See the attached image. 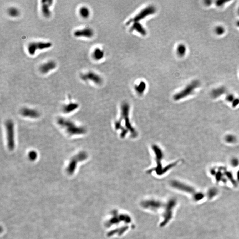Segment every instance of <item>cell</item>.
<instances>
[{"instance_id":"6da1fadb","label":"cell","mask_w":239,"mask_h":239,"mask_svg":"<svg viewBox=\"0 0 239 239\" xmlns=\"http://www.w3.org/2000/svg\"><path fill=\"white\" fill-rule=\"evenodd\" d=\"M129 105L127 103H123L121 106V114L120 119L115 123L116 129H118L120 126L124 125V127L121 133H120V136L121 137H125L128 133H129L131 134V136L135 137L137 136L136 131L130 124L129 119Z\"/></svg>"},{"instance_id":"7a4b0ae2","label":"cell","mask_w":239,"mask_h":239,"mask_svg":"<svg viewBox=\"0 0 239 239\" xmlns=\"http://www.w3.org/2000/svg\"><path fill=\"white\" fill-rule=\"evenodd\" d=\"M57 123L59 125L65 129L68 134L70 136L84 134L87 131L85 128L77 126L74 122L68 119L59 118L57 119Z\"/></svg>"},{"instance_id":"3957f363","label":"cell","mask_w":239,"mask_h":239,"mask_svg":"<svg viewBox=\"0 0 239 239\" xmlns=\"http://www.w3.org/2000/svg\"><path fill=\"white\" fill-rule=\"evenodd\" d=\"M200 85V83L199 81H193L188 84L182 91L175 94L174 96V99L175 101H179L180 100L185 98L193 94L194 90Z\"/></svg>"},{"instance_id":"277c9868","label":"cell","mask_w":239,"mask_h":239,"mask_svg":"<svg viewBox=\"0 0 239 239\" xmlns=\"http://www.w3.org/2000/svg\"><path fill=\"white\" fill-rule=\"evenodd\" d=\"M6 129L7 135V145L10 151L14 150L15 146L14 123L12 120H8L6 122Z\"/></svg>"},{"instance_id":"5b68a950","label":"cell","mask_w":239,"mask_h":239,"mask_svg":"<svg viewBox=\"0 0 239 239\" xmlns=\"http://www.w3.org/2000/svg\"><path fill=\"white\" fill-rule=\"evenodd\" d=\"M52 46V43L50 42H32L28 44L27 51L31 56H34L37 50L49 49Z\"/></svg>"},{"instance_id":"8992f818","label":"cell","mask_w":239,"mask_h":239,"mask_svg":"<svg viewBox=\"0 0 239 239\" xmlns=\"http://www.w3.org/2000/svg\"><path fill=\"white\" fill-rule=\"evenodd\" d=\"M88 157V155L85 151L80 152L76 155L70 159L69 164L66 169L67 173L70 175H72L74 173L77 167V164L79 162L85 160Z\"/></svg>"},{"instance_id":"52a82bcc","label":"cell","mask_w":239,"mask_h":239,"mask_svg":"<svg viewBox=\"0 0 239 239\" xmlns=\"http://www.w3.org/2000/svg\"><path fill=\"white\" fill-rule=\"evenodd\" d=\"M156 12V8L154 6H150L146 7L143 10H141L138 14L136 15L135 17L129 21H128V24H129L131 22H137L145 18L146 17L149 15H152L155 13Z\"/></svg>"},{"instance_id":"ba28073f","label":"cell","mask_w":239,"mask_h":239,"mask_svg":"<svg viewBox=\"0 0 239 239\" xmlns=\"http://www.w3.org/2000/svg\"><path fill=\"white\" fill-rule=\"evenodd\" d=\"M176 201L175 199H171L168 201L165 207L164 214V221L161 223L162 226L166 225L172 218V210L176 205Z\"/></svg>"},{"instance_id":"9c48e42d","label":"cell","mask_w":239,"mask_h":239,"mask_svg":"<svg viewBox=\"0 0 239 239\" xmlns=\"http://www.w3.org/2000/svg\"><path fill=\"white\" fill-rule=\"evenodd\" d=\"M152 148L156 155V160L157 165L156 167L153 169L152 170H154V171H155L158 175H162V169L161 161L164 157V154L162 153L160 148H159V147H158L157 146L154 145L153 146Z\"/></svg>"},{"instance_id":"30bf717a","label":"cell","mask_w":239,"mask_h":239,"mask_svg":"<svg viewBox=\"0 0 239 239\" xmlns=\"http://www.w3.org/2000/svg\"><path fill=\"white\" fill-rule=\"evenodd\" d=\"M80 78L85 82L91 81L95 84H101L102 82L101 78L94 72H89L80 75Z\"/></svg>"},{"instance_id":"8fae6325","label":"cell","mask_w":239,"mask_h":239,"mask_svg":"<svg viewBox=\"0 0 239 239\" xmlns=\"http://www.w3.org/2000/svg\"><path fill=\"white\" fill-rule=\"evenodd\" d=\"M73 35L76 38H91L94 36V32L92 28L87 27L76 30L73 33Z\"/></svg>"},{"instance_id":"7c38bea8","label":"cell","mask_w":239,"mask_h":239,"mask_svg":"<svg viewBox=\"0 0 239 239\" xmlns=\"http://www.w3.org/2000/svg\"><path fill=\"white\" fill-rule=\"evenodd\" d=\"M53 1H41V11L43 15L46 18H49L52 15L50 8L53 4Z\"/></svg>"},{"instance_id":"4fadbf2b","label":"cell","mask_w":239,"mask_h":239,"mask_svg":"<svg viewBox=\"0 0 239 239\" xmlns=\"http://www.w3.org/2000/svg\"><path fill=\"white\" fill-rule=\"evenodd\" d=\"M57 64L53 60H50L42 64L39 67V70L43 74H47L56 68Z\"/></svg>"},{"instance_id":"5bb4252c","label":"cell","mask_w":239,"mask_h":239,"mask_svg":"<svg viewBox=\"0 0 239 239\" xmlns=\"http://www.w3.org/2000/svg\"><path fill=\"white\" fill-rule=\"evenodd\" d=\"M171 185L172 187L175 188L187 193H194V190L193 187L178 181H173L171 182Z\"/></svg>"},{"instance_id":"9a60e30c","label":"cell","mask_w":239,"mask_h":239,"mask_svg":"<svg viewBox=\"0 0 239 239\" xmlns=\"http://www.w3.org/2000/svg\"><path fill=\"white\" fill-rule=\"evenodd\" d=\"M21 114L23 116L31 118H37L40 116L38 111L30 108H24L21 110Z\"/></svg>"},{"instance_id":"2e32d148","label":"cell","mask_w":239,"mask_h":239,"mask_svg":"<svg viewBox=\"0 0 239 239\" xmlns=\"http://www.w3.org/2000/svg\"><path fill=\"white\" fill-rule=\"evenodd\" d=\"M226 91V89L225 87H218L212 90L211 93V96L214 99L218 98L221 95L225 94Z\"/></svg>"},{"instance_id":"e0dca14e","label":"cell","mask_w":239,"mask_h":239,"mask_svg":"<svg viewBox=\"0 0 239 239\" xmlns=\"http://www.w3.org/2000/svg\"><path fill=\"white\" fill-rule=\"evenodd\" d=\"M131 30L136 31L143 35H145L147 34V32L145 29L139 22L133 23L131 27Z\"/></svg>"},{"instance_id":"ac0fdd59","label":"cell","mask_w":239,"mask_h":239,"mask_svg":"<svg viewBox=\"0 0 239 239\" xmlns=\"http://www.w3.org/2000/svg\"><path fill=\"white\" fill-rule=\"evenodd\" d=\"M78 107V104L71 102L68 104L65 105L63 108V110L65 113H69L75 110Z\"/></svg>"},{"instance_id":"d6986e66","label":"cell","mask_w":239,"mask_h":239,"mask_svg":"<svg viewBox=\"0 0 239 239\" xmlns=\"http://www.w3.org/2000/svg\"><path fill=\"white\" fill-rule=\"evenodd\" d=\"M80 17L83 19L88 18L90 17V12L88 7L82 6L79 8L78 11Z\"/></svg>"},{"instance_id":"ffe728a7","label":"cell","mask_w":239,"mask_h":239,"mask_svg":"<svg viewBox=\"0 0 239 239\" xmlns=\"http://www.w3.org/2000/svg\"><path fill=\"white\" fill-rule=\"evenodd\" d=\"M104 55V51L99 48H96L93 53V57L95 60H100L103 58Z\"/></svg>"},{"instance_id":"44dd1931","label":"cell","mask_w":239,"mask_h":239,"mask_svg":"<svg viewBox=\"0 0 239 239\" xmlns=\"http://www.w3.org/2000/svg\"><path fill=\"white\" fill-rule=\"evenodd\" d=\"M8 15L11 17L16 18L20 15V11L16 7H12L8 8Z\"/></svg>"},{"instance_id":"7402d4cb","label":"cell","mask_w":239,"mask_h":239,"mask_svg":"<svg viewBox=\"0 0 239 239\" xmlns=\"http://www.w3.org/2000/svg\"><path fill=\"white\" fill-rule=\"evenodd\" d=\"M186 46L183 44H180L178 45L177 48V53L180 57H183L186 55Z\"/></svg>"},{"instance_id":"603a6c76","label":"cell","mask_w":239,"mask_h":239,"mask_svg":"<svg viewBox=\"0 0 239 239\" xmlns=\"http://www.w3.org/2000/svg\"><path fill=\"white\" fill-rule=\"evenodd\" d=\"M146 88V84L144 81H141L138 85H136L135 87L136 91L139 94H143L144 92L145 91Z\"/></svg>"},{"instance_id":"cb8c5ba5","label":"cell","mask_w":239,"mask_h":239,"mask_svg":"<svg viewBox=\"0 0 239 239\" xmlns=\"http://www.w3.org/2000/svg\"><path fill=\"white\" fill-rule=\"evenodd\" d=\"M225 142L228 144H234L237 141L236 137L232 134L227 135L225 138Z\"/></svg>"},{"instance_id":"d4e9b609","label":"cell","mask_w":239,"mask_h":239,"mask_svg":"<svg viewBox=\"0 0 239 239\" xmlns=\"http://www.w3.org/2000/svg\"><path fill=\"white\" fill-rule=\"evenodd\" d=\"M214 32L215 33L218 35H222L225 33V28L224 27L221 25H219L215 27Z\"/></svg>"},{"instance_id":"484cf974","label":"cell","mask_w":239,"mask_h":239,"mask_svg":"<svg viewBox=\"0 0 239 239\" xmlns=\"http://www.w3.org/2000/svg\"><path fill=\"white\" fill-rule=\"evenodd\" d=\"M37 153L33 151H30L28 154V157L32 161L35 160V159H37Z\"/></svg>"},{"instance_id":"4316f807","label":"cell","mask_w":239,"mask_h":239,"mask_svg":"<svg viewBox=\"0 0 239 239\" xmlns=\"http://www.w3.org/2000/svg\"><path fill=\"white\" fill-rule=\"evenodd\" d=\"M231 164L233 167H236L239 165V160L236 158H233L231 160Z\"/></svg>"},{"instance_id":"83f0119b","label":"cell","mask_w":239,"mask_h":239,"mask_svg":"<svg viewBox=\"0 0 239 239\" xmlns=\"http://www.w3.org/2000/svg\"><path fill=\"white\" fill-rule=\"evenodd\" d=\"M235 99V96H234V95H233L232 94H228V95H227L226 96V98H225V99L228 102H232V103L233 102V101Z\"/></svg>"},{"instance_id":"f1b7e54d","label":"cell","mask_w":239,"mask_h":239,"mask_svg":"<svg viewBox=\"0 0 239 239\" xmlns=\"http://www.w3.org/2000/svg\"><path fill=\"white\" fill-rule=\"evenodd\" d=\"M217 190L215 188H212V189H210L208 193L209 196L210 197H213V196L215 195L216 194H217Z\"/></svg>"},{"instance_id":"f546056e","label":"cell","mask_w":239,"mask_h":239,"mask_svg":"<svg viewBox=\"0 0 239 239\" xmlns=\"http://www.w3.org/2000/svg\"><path fill=\"white\" fill-rule=\"evenodd\" d=\"M225 173V175H226L227 177H228V179L230 180L232 182L234 183V184H235L236 182H235L234 179L233 178L232 174L231 173V172H229V171H226Z\"/></svg>"},{"instance_id":"4dcf8cb0","label":"cell","mask_w":239,"mask_h":239,"mask_svg":"<svg viewBox=\"0 0 239 239\" xmlns=\"http://www.w3.org/2000/svg\"><path fill=\"white\" fill-rule=\"evenodd\" d=\"M203 197H204V195L202 194H201V193H197L196 194L194 195V199L197 201L201 200V199H202Z\"/></svg>"},{"instance_id":"1f68e13d","label":"cell","mask_w":239,"mask_h":239,"mask_svg":"<svg viewBox=\"0 0 239 239\" xmlns=\"http://www.w3.org/2000/svg\"><path fill=\"white\" fill-rule=\"evenodd\" d=\"M222 178L223 174L221 171H219L216 173V179L217 181H220V180L222 179Z\"/></svg>"},{"instance_id":"d6a6232c","label":"cell","mask_w":239,"mask_h":239,"mask_svg":"<svg viewBox=\"0 0 239 239\" xmlns=\"http://www.w3.org/2000/svg\"><path fill=\"white\" fill-rule=\"evenodd\" d=\"M228 2L225 1H217L215 2V4L218 7H221L225 4Z\"/></svg>"},{"instance_id":"836d02e7","label":"cell","mask_w":239,"mask_h":239,"mask_svg":"<svg viewBox=\"0 0 239 239\" xmlns=\"http://www.w3.org/2000/svg\"><path fill=\"white\" fill-rule=\"evenodd\" d=\"M239 104V98H236L232 102V106L233 107L235 108Z\"/></svg>"},{"instance_id":"e575fe53","label":"cell","mask_w":239,"mask_h":239,"mask_svg":"<svg viewBox=\"0 0 239 239\" xmlns=\"http://www.w3.org/2000/svg\"><path fill=\"white\" fill-rule=\"evenodd\" d=\"M212 1H205V4L206 6H210L212 4Z\"/></svg>"},{"instance_id":"d590c367","label":"cell","mask_w":239,"mask_h":239,"mask_svg":"<svg viewBox=\"0 0 239 239\" xmlns=\"http://www.w3.org/2000/svg\"><path fill=\"white\" fill-rule=\"evenodd\" d=\"M237 177L238 180L239 181V170L238 171L237 173Z\"/></svg>"},{"instance_id":"8d00e7d4","label":"cell","mask_w":239,"mask_h":239,"mask_svg":"<svg viewBox=\"0 0 239 239\" xmlns=\"http://www.w3.org/2000/svg\"><path fill=\"white\" fill-rule=\"evenodd\" d=\"M238 14H239V8H238Z\"/></svg>"},{"instance_id":"74e56055","label":"cell","mask_w":239,"mask_h":239,"mask_svg":"<svg viewBox=\"0 0 239 239\" xmlns=\"http://www.w3.org/2000/svg\"><path fill=\"white\" fill-rule=\"evenodd\" d=\"M238 26H239V22H238Z\"/></svg>"}]
</instances>
